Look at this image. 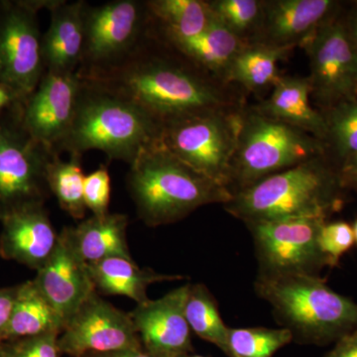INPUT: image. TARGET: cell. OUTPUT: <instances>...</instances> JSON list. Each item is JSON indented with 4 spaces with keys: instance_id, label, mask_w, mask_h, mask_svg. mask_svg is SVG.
<instances>
[{
    "instance_id": "obj_1",
    "label": "cell",
    "mask_w": 357,
    "mask_h": 357,
    "mask_svg": "<svg viewBox=\"0 0 357 357\" xmlns=\"http://www.w3.org/2000/svg\"><path fill=\"white\" fill-rule=\"evenodd\" d=\"M77 76L89 86L134 103L161 126L239 105L220 81L176 50L152 24L145 38L121 62Z\"/></svg>"
},
{
    "instance_id": "obj_2",
    "label": "cell",
    "mask_w": 357,
    "mask_h": 357,
    "mask_svg": "<svg viewBox=\"0 0 357 357\" xmlns=\"http://www.w3.org/2000/svg\"><path fill=\"white\" fill-rule=\"evenodd\" d=\"M129 194L138 217L150 227L184 220L213 204L229 203L231 192L171 153L160 138L143 148L130 164Z\"/></svg>"
},
{
    "instance_id": "obj_3",
    "label": "cell",
    "mask_w": 357,
    "mask_h": 357,
    "mask_svg": "<svg viewBox=\"0 0 357 357\" xmlns=\"http://www.w3.org/2000/svg\"><path fill=\"white\" fill-rule=\"evenodd\" d=\"M347 190L325 155L303 162L234 192L225 210L244 223L321 218L342 210Z\"/></svg>"
},
{
    "instance_id": "obj_4",
    "label": "cell",
    "mask_w": 357,
    "mask_h": 357,
    "mask_svg": "<svg viewBox=\"0 0 357 357\" xmlns=\"http://www.w3.org/2000/svg\"><path fill=\"white\" fill-rule=\"evenodd\" d=\"M255 290L293 342L325 347L357 328L356 303L328 287L319 275L258 274Z\"/></svg>"
},
{
    "instance_id": "obj_5",
    "label": "cell",
    "mask_w": 357,
    "mask_h": 357,
    "mask_svg": "<svg viewBox=\"0 0 357 357\" xmlns=\"http://www.w3.org/2000/svg\"><path fill=\"white\" fill-rule=\"evenodd\" d=\"M160 133L161 126L137 105L82 81L74 119L57 153L81 158L84 152L100 150L130 165Z\"/></svg>"
},
{
    "instance_id": "obj_6",
    "label": "cell",
    "mask_w": 357,
    "mask_h": 357,
    "mask_svg": "<svg viewBox=\"0 0 357 357\" xmlns=\"http://www.w3.org/2000/svg\"><path fill=\"white\" fill-rule=\"evenodd\" d=\"M325 155L324 143L311 134L244 107L231 165L229 190L245 189L303 162Z\"/></svg>"
},
{
    "instance_id": "obj_7",
    "label": "cell",
    "mask_w": 357,
    "mask_h": 357,
    "mask_svg": "<svg viewBox=\"0 0 357 357\" xmlns=\"http://www.w3.org/2000/svg\"><path fill=\"white\" fill-rule=\"evenodd\" d=\"M243 109L234 105L167 122L160 140L181 161L229 189Z\"/></svg>"
},
{
    "instance_id": "obj_8",
    "label": "cell",
    "mask_w": 357,
    "mask_h": 357,
    "mask_svg": "<svg viewBox=\"0 0 357 357\" xmlns=\"http://www.w3.org/2000/svg\"><path fill=\"white\" fill-rule=\"evenodd\" d=\"M151 26L145 1L116 0L84 7V48L77 75L103 70L128 57Z\"/></svg>"
},
{
    "instance_id": "obj_9",
    "label": "cell",
    "mask_w": 357,
    "mask_h": 357,
    "mask_svg": "<svg viewBox=\"0 0 357 357\" xmlns=\"http://www.w3.org/2000/svg\"><path fill=\"white\" fill-rule=\"evenodd\" d=\"M321 218H288L245 223L255 244L260 275H319L328 267L319 248Z\"/></svg>"
},
{
    "instance_id": "obj_10",
    "label": "cell",
    "mask_w": 357,
    "mask_h": 357,
    "mask_svg": "<svg viewBox=\"0 0 357 357\" xmlns=\"http://www.w3.org/2000/svg\"><path fill=\"white\" fill-rule=\"evenodd\" d=\"M301 48L309 57L312 98L319 110L357 93V57L345 22L344 6Z\"/></svg>"
},
{
    "instance_id": "obj_11",
    "label": "cell",
    "mask_w": 357,
    "mask_h": 357,
    "mask_svg": "<svg viewBox=\"0 0 357 357\" xmlns=\"http://www.w3.org/2000/svg\"><path fill=\"white\" fill-rule=\"evenodd\" d=\"M58 347L61 354L72 357L142 349L129 314L102 299L96 291L66 324Z\"/></svg>"
},
{
    "instance_id": "obj_12",
    "label": "cell",
    "mask_w": 357,
    "mask_h": 357,
    "mask_svg": "<svg viewBox=\"0 0 357 357\" xmlns=\"http://www.w3.org/2000/svg\"><path fill=\"white\" fill-rule=\"evenodd\" d=\"M43 37L31 6L16 4L0 15V84L27 100L45 74Z\"/></svg>"
},
{
    "instance_id": "obj_13",
    "label": "cell",
    "mask_w": 357,
    "mask_h": 357,
    "mask_svg": "<svg viewBox=\"0 0 357 357\" xmlns=\"http://www.w3.org/2000/svg\"><path fill=\"white\" fill-rule=\"evenodd\" d=\"M56 154L27 131L0 124V206L44 203L47 166Z\"/></svg>"
},
{
    "instance_id": "obj_14",
    "label": "cell",
    "mask_w": 357,
    "mask_h": 357,
    "mask_svg": "<svg viewBox=\"0 0 357 357\" xmlns=\"http://www.w3.org/2000/svg\"><path fill=\"white\" fill-rule=\"evenodd\" d=\"M82 89L75 74L45 72L38 86L27 100L22 126L34 139L57 153L70 128Z\"/></svg>"
},
{
    "instance_id": "obj_15",
    "label": "cell",
    "mask_w": 357,
    "mask_h": 357,
    "mask_svg": "<svg viewBox=\"0 0 357 357\" xmlns=\"http://www.w3.org/2000/svg\"><path fill=\"white\" fill-rule=\"evenodd\" d=\"M190 285L174 289L160 299H149L129 312L141 347L150 356L171 357L194 351L185 316Z\"/></svg>"
},
{
    "instance_id": "obj_16",
    "label": "cell",
    "mask_w": 357,
    "mask_h": 357,
    "mask_svg": "<svg viewBox=\"0 0 357 357\" xmlns=\"http://www.w3.org/2000/svg\"><path fill=\"white\" fill-rule=\"evenodd\" d=\"M35 285L66 324L88 300L96 287L88 264L75 248L67 227L59 234L57 246L37 271Z\"/></svg>"
},
{
    "instance_id": "obj_17",
    "label": "cell",
    "mask_w": 357,
    "mask_h": 357,
    "mask_svg": "<svg viewBox=\"0 0 357 357\" xmlns=\"http://www.w3.org/2000/svg\"><path fill=\"white\" fill-rule=\"evenodd\" d=\"M342 6L335 0L264 1L259 25L248 43L278 48L301 47L319 28L335 17Z\"/></svg>"
},
{
    "instance_id": "obj_18",
    "label": "cell",
    "mask_w": 357,
    "mask_h": 357,
    "mask_svg": "<svg viewBox=\"0 0 357 357\" xmlns=\"http://www.w3.org/2000/svg\"><path fill=\"white\" fill-rule=\"evenodd\" d=\"M44 203L18 204L6 208L0 218V256L38 271L57 246L54 229Z\"/></svg>"
},
{
    "instance_id": "obj_19",
    "label": "cell",
    "mask_w": 357,
    "mask_h": 357,
    "mask_svg": "<svg viewBox=\"0 0 357 357\" xmlns=\"http://www.w3.org/2000/svg\"><path fill=\"white\" fill-rule=\"evenodd\" d=\"M86 2L55 1L50 7L51 23L43 36L45 72L75 74L84 48V7Z\"/></svg>"
},
{
    "instance_id": "obj_20",
    "label": "cell",
    "mask_w": 357,
    "mask_h": 357,
    "mask_svg": "<svg viewBox=\"0 0 357 357\" xmlns=\"http://www.w3.org/2000/svg\"><path fill=\"white\" fill-rule=\"evenodd\" d=\"M311 98L309 77L280 76L269 98L255 105V109L323 142L326 132L325 119L311 105Z\"/></svg>"
},
{
    "instance_id": "obj_21",
    "label": "cell",
    "mask_w": 357,
    "mask_h": 357,
    "mask_svg": "<svg viewBox=\"0 0 357 357\" xmlns=\"http://www.w3.org/2000/svg\"><path fill=\"white\" fill-rule=\"evenodd\" d=\"M128 218L121 213H107L81 220L67 227L75 248L86 264L112 257L132 259L128 243Z\"/></svg>"
},
{
    "instance_id": "obj_22",
    "label": "cell",
    "mask_w": 357,
    "mask_h": 357,
    "mask_svg": "<svg viewBox=\"0 0 357 357\" xmlns=\"http://www.w3.org/2000/svg\"><path fill=\"white\" fill-rule=\"evenodd\" d=\"M96 292L107 296H126L137 305L147 302V288L155 283L184 280L183 275L160 274L150 268H140L132 259L107 258L88 264Z\"/></svg>"
},
{
    "instance_id": "obj_23",
    "label": "cell",
    "mask_w": 357,
    "mask_h": 357,
    "mask_svg": "<svg viewBox=\"0 0 357 357\" xmlns=\"http://www.w3.org/2000/svg\"><path fill=\"white\" fill-rule=\"evenodd\" d=\"M165 41L220 83L232 61L248 44L217 20L195 38Z\"/></svg>"
},
{
    "instance_id": "obj_24",
    "label": "cell",
    "mask_w": 357,
    "mask_h": 357,
    "mask_svg": "<svg viewBox=\"0 0 357 357\" xmlns=\"http://www.w3.org/2000/svg\"><path fill=\"white\" fill-rule=\"evenodd\" d=\"M145 3L155 31L168 41L195 38L215 20L204 0H150Z\"/></svg>"
},
{
    "instance_id": "obj_25",
    "label": "cell",
    "mask_w": 357,
    "mask_h": 357,
    "mask_svg": "<svg viewBox=\"0 0 357 357\" xmlns=\"http://www.w3.org/2000/svg\"><path fill=\"white\" fill-rule=\"evenodd\" d=\"M64 328V321L42 295L33 280L17 286L3 342L46 333L61 335Z\"/></svg>"
},
{
    "instance_id": "obj_26",
    "label": "cell",
    "mask_w": 357,
    "mask_h": 357,
    "mask_svg": "<svg viewBox=\"0 0 357 357\" xmlns=\"http://www.w3.org/2000/svg\"><path fill=\"white\" fill-rule=\"evenodd\" d=\"M293 50L291 48L248 43L232 61L223 77V83L239 84L252 93L273 89L280 77L278 63L287 58Z\"/></svg>"
},
{
    "instance_id": "obj_27",
    "label": "cell",
    "mask_w": 357,
    "mask_h": 357,
    "mask_svg": "<svg viewBox=\"0 0 357 357\" xmlns=\"http://www.w3.org/2000/svg\"><path fill=\"white\" fill-rule=\"evenodd\" d=\"M185 316L192 333L215 345L229 357V328L220 316L217 300L204 284L190 285Z\"/></svg>"
},
{
    "instance_id": "obj_28",
    "label": "cell",
    "mask_w": 357,
    "mask_h": 357,
    "mask_svg": "<svg viewBox=\"0 0 357 357\" xmlns=\"http://www.w3.org/2000/svg\"><path fill=\"white\" fill-rule=\"evenodd\" d=\"M319 112L326 126L325 156L337 168L357 153V93Z\"/></svg>"
},
{
    "instance_id": "obj_29",
    "label": "cell",
    "mask_w": 357,
    "mask_h": 357,
    "mask_svg": "<svg viewBox=\"0 0 357 357\" xmlns=\"http://www.w3.org/2000/svg\"><path fill=\"white\" fill-rule=\"evenodd\" d=\"M84 178L81 158L70 156L68 161L54 154L47 166L46 181L50 194L59 206L76 220H84L86 206L84 199Z\"/></svg>"
},
{
    "instance_id": "obj_30",
    "label": "cell",
    "mask_w": 357,
    "mask_h": 357,
    "mask_svg": "<svg viewBox=\"0 0 357 357\" xmlns=\"http://www.w3.org/2000/svg\"><path fill=\"white\" fill-rule=\"evenodd\" d=\"M292 342L287 328H229V357H273Z\"/></svg>"
},
{
    "instance_id": "obj_31",
    "label": "cell",
    "mask_w": 357,
    "mask_h": 357,
    "mask_svg": "<svg viewBox=\"0 0 357 357\" xmlns=\"http://www.w3.org/2000/svg\"><path fill=\"white\" fill-rule=\"evenodd\" d=\"M215 20L244 41H250L262 17L261 0H210Z\"/></svg>"
},
{
    "instance_id": "obj_32",
    "label": "cell",
    "mask_w": 357,
    "mask_h": 357,
    "mask_svg": "<svg viewBox=\"0 0 357 357\" xmlns=\"http://www.w3.org/2000/svg\"><path fill=\"white\" fill-rule=\"evenodd\" d=\"M318 241L319 250L325 256L330 268L337 267L342 256L356 244L352 225L342 220H328L324 223L319 230Z\"/></svg>"
},
{
    "instance_id": "obj_33",
    "label": "cell",
    "mask_w": 357,
    "mask_h": 357,
    "mask_svg": "<svg viewBox=\"0 0 357 357\" xmlns=\"http://www.w3.org/2000/svg\"><path fill=\"white\" fill-rule=\"evenodd\" d=\"M110 198H112V178L107 166L89 174L84 178V199L86 210L93 215L100 217L109 213Z\"/></svg>"
},
{
    "instance_id": "obj_34",
    "label": "cell",
    "mask_w": 357,
    "mask_h": 357,
    "mask_svg": "<svg viewBox=\"0 0 357 357\" xmlns=\"http://www.w3.org/2000/svg\"><path fill=\"white\" fill-rule=\"evenodd\" d=\"M59 333H46L2 342L6 357H59Z\"/></svg>"
},
{
    "instance_id": "obj_35",
    "label": "cell",
    "mask_w": 357,
    "mask_h": 357,
    "mask_svg": "<svg viewBox=\"0 0 357 357\" xmlns=\"http://www.w3.org/2000/svg\"><path fill=\"white\" fill-rule=\"evenodd\" d=\"M16 293H17V286L0 288V342H3L4 333L13 312Z\"/></svg>"
},
{
    "instance_id": "obj_36",
    "label": "cell",
    "mask_w": 357,
    "mask_h": 357,
    "mask_svg": "<svg viewBox=\"0 0 357 357\" xmlns=\"http://www.w3.org/2000/svg\"><path fill=\"white\" fill-rule=\"evenodd\" d=\"M337 170L342 187L347 191H357V153L344 160L337 167Z\"/></svg>"
},
{
    "instance_id": "obj_37",
    "label": "cell",
    "mask_w": 357,
    "mask_h": 357,
    "mask_svg": "<svg viewBox=\"0 0 357 357\" xmlns=\"http://www.w3.org/2000/svg\"><path fill=\"white\" fill-rule=\"evenodd\" d=\"M325 357H357V328L338 340Z\"/></svg>"
},
{
    "instance_id": "obj_38",
    "label": "cell",
    "mask_w": 357,
    "mask_h": 357,
    "mask_svg": "<svg viewBox=\"0 0 357 357\" xmlns=\"http://www.w3.org/2000/svg\"><path fill=\"white\" fill-rule=\"evenodd\" d=\"M344 17L357 57V1L351 2L349 8L344 9Z\"/></svg>"
},
{
    "instance_id": "obj_39",
    "label": "cell",
    "mask_w": 357,
    "mask_h": 357,
    "mask_svg": "<svg viewBox=\"0 0 357 357\" xmlns=\"http://www.w3.org/2000/svg\"><path fill=\"white\" fill-rule=\"evenodd\" d=\"M88 357H154L143 349H130V351L110 352V354H96Z\"/></svg>"
},
{
    "instance_id": "obj_40",
    "label": "cell",
    "mask_w": 357,
    "mask_h": 357,
    "mask_svg": "<svg viewBox=\"0 0 357 357\" xmlns=\"http://www.w3.org/2000/svg\"><path fill=\"white\" fill-rule=\"evenodd\" d=\"M16 100H18V98L14 95L13 91H11L4 84H0V110Z\"/></svg>"
},
{
    "instance_id": "obj_41",
    "label": "cell",
    "mask_w": 357,
    "mask_h": 357,
    "mask_svg": "<svg viewBox=\"0 0 357 357\" xmlns=\"http://www.w3.org/2000/svg\"><path fill=\"white\" fill-rule=\"evenodd\" d=\"M171 357H208L204 356H199V354H194L192 352H190V354H180V356H171Z\"/></svg>"
},
{
    "instance_id": "obj_42",
    "label": "cell",
    "mask_w": 357,
    "mask_h": 357,
    "mask_svg": "<svg viewBox=\"0 0 357 357\" xmlns=\"http://www.w3.org/2000/svg\"><path fill=\"white\" fill-rule=\"evenodd\" d=\"M352 229H354V241H356V244L357 245V220H354V222L352 223Z\"/></svg>"
},
{
    "instance_id": "obj_43",
    "label": "cell",
    "mask_w": 357,
    "mask_h": 357,
    "mask_svg": "<svg viewBox=\"0 0 357 357\" xmlns=\"http://www.w3.org/2000/svg\"><path fill=\"white\" fill-rule=\"evenodd\" d=\"M0 357H6L4 354L3 347H2V342H0Z\"/></svg>"
},
{
    "instance_id": "obj_44",
    "label": "cell",
    "mask_w": 357,
    "mask_h": 357,
    "mask_svg": "<svg viewBox=\"0 0 357 357\" xmlns=\"http://www.w3.org/2000/svg\"><path fill=\"white\" fill-rule=\"evenodd\" d=\"M2 213H3V210H2L1 206H0V218L2 217Z\"/></svg>"
}]
</instances>
